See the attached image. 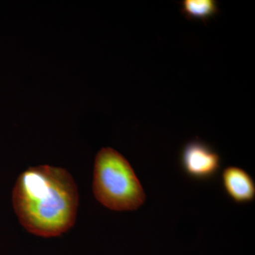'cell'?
I'll return each mask as SVG.
<instances>
[{
    "label": "cell",
    "mask_w": 255,
    "mask_h": 255,
    "mask_svg": "<svg viewBox=\"0 0 255 255\" xmlns=\"http://www.w3.org/2000/svg\"><path fill=\"white\" fill-rule=\"evenodd\" d=\"M12 205L20 224L28 233L57 237L76 221L78 187L65 169L49 165L29 167L15 183Z\"/></svg>",
    "instance_id": "6da1fadb"
},
{
    "label": "cell",
    "mask_w": 255,
    "mask_h": 255,
    "mask_svg": "<svg viewBox=\"0 0 255 255\" xmlns=\"http://www.w3.org/2000/svg\"><path fill=\"white\" fill-rule=\"evenodd\" d=\"M92 189L96 199L114 211H133L145 200L141 184L130 163L111 147H103L96 155Z\"/></svg>",
    "instance_id": "7a4b0ae2"
},
{
    "label": "cell",
    "mask_w": 255,
    "mask_h": 255,
    "mask_svg": "<svg viewBox=\"0 0 255 255\" xmlns=\"http://www.w3.org/2000/svg\"><path fill=\"white\" fill-rule=\"evenodd\" d=\"M222 181L225 190L236 203L251 202L255 199L254 181L244 169L236 167H227L223 171Z\"/></svg>",
    "instance_id": "277c9868"
},
{
    "label": "cell",
    "mask_w": 255,
    "mask_h": 255,
    "mask_svg": "<svg viewBox=\"0 0 255 255\" xmlns=\"http://www.w3.org/2000/svg\"><path fill=\"white\" fill-rule=\"evenodd\" d=\"M184 171L196 179L212 177L220 168L219 155L209 145L199 140L184 146L181 155Z\"/></svg>",
    "instance_id": "3957f363"
},
{
    "label": "cell",
    "mask_w": 255,
    "mask_h": 255,
    "mask_svg": "<svg viewBox=\"0 0 255 255\" xmlns=\"http://www.w3.org/2000/svg\"><path fill=\"white\" fill-rule=\"evenodd\" d=\"M219 11L214 0H184L181 3V12L188 19H198L206 22Z\"/></svg>",
    "instance_id": "5b68a950"
}]
</instances>
